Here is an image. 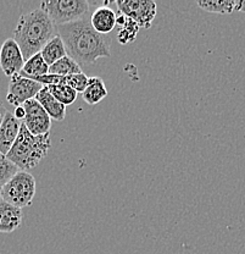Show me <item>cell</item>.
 Masks as SVG:
<instances>
[{"label":"cell","instance_id":"cell-23","mask_svg":"<svg viewBox=\"0 0 245 254\" xmlns=\"http://www.w3.org/2000/svg\"><path fill=\"white\" fill-rule=\"evenodd\" d=\"M14 115H15V118L18 119V120L23 121V119H25V116H26V110H25V108H23L22 105H21V107L15 108Z\"/></svg>","mask_w":245,"mask_h":254},{"label":"cell","instance_id":"cell-12","mask_svg":"<svg viewBox=\"0 0 245 254\" xmlns=\"http://www.w3.org/2000/svg\"><path fill=\"white\" fill-rule=\"evenodd\" d=\"M34 99L44 108V110L48 113L51 120L56 121H62L66 116V107L64 104L59 102L57 99H55L52 97V94L50 93L49 88L47 86H44L43 88L41 89L38 94L36 95Z\"/></svg>","mask_w":245,"mask_h":254},{"label":"cell","instance_id":"cell-21","mask_svg":"<svg viewBox=\"0 0 245 254\" xmlns=\"http://www.w3.org/2000/svg\"><path fill=\"white\" fill-rule=\"evenodd\" d=\"M18 168L7 159L2 153H0V187L4 186L15 174L18 173Z\"/></svg>","mask_w":245,"mask_h":254},{"label":"cell","instance_id":"cell-25","mask_svg":"<svg viewBox=\"0 0 245 254\" xmlns=\"http://www.w3.org/2000/svg\"><path fill=\"white\" fill-rule=\"evenodd\" d=\"M6 113H7V110L5 109L4 105H2L1 103H0V126H1L2 120H4V118H5V115H6Z\"/></svg>","mask_w":245,"mask_h":254},{"label":"cell","instance_id":"cell-20","mask_svg":"<svg viewBox=\"0 0 245 254\" xmlns=\"http://www.w3.org/2000/svg\"><path fill=\"white\" fill-rule=\"evenodd\" d=\"M49 88L50 93L52 94V97L55 99L59 100L61 104H64L65 107L71 105L72 103L76 102L77 99L78 93L73 88H71L68 84L66 83H59V84H51V86H47Z\"/></svg>","mask_w":245,"mask_h":254},{"label":"cell","instance_id":"cell-2","mask_svg":"<svg viewBox=\"0 0 245 254\" xmlns=\"http://www.w3.org/2000/svg\"><path fill=\"white\" fill-rule=\"evenodd\" d=\"M54 31V22L41 7L21 16L14 30V39L25 60L41 53L43 47L52 38Z\"/></svg>","mask_w":245,"mask_h":254},{"label":"cell","instance_id":"cell-6","mask_svg":"<svg viewBox=\"0 0 245 254\" xmlns=\"http://www.w3.org/2000/svg\"><path fill=\"white\" fill-rule=\"evenodd\" d=\"M121 15H125L144 30H149L156 16L157 5L152 0H118L116 1Z\"/></svg>","mask_w":245,"mask_h":254},{"label":"cell","instance_id":"cell-7","mask_svg":"<svg viewBox=\"0 0 245 254\" xmlns=\"http://www.w3.org/2000/svg\"><path fill=\"white\" fill-rule=\"evenodd\" d=\"M43 87V84L39 83V82L23 77L20 73L12 76L10 78L9 88H7V103L14 105L15 108L21 107L28 100L34 99Z\"/></svg>","mask_w":245,"mask_h":254},{"label":"cell","instance_id":"cell-14","mask_svg":"<svg viewBox=\"0 0 245 254\" xmlns=\"http://www.w3.org/2000/svg\"><path fill=\"white\" fill-rule=\"evenodd\" d=\"M106 95L107 89L104 81L100 77H89L87 88L82 93V98L87 104L97 105L101 100H104Z\"/></svg>","mask_w":245,"mask_h":254},{"label":"cell","instance_id":"cell-17","mask_svg":"<svg viewBox=\"0 0 245 254\" xmlns=\"http://www.w3.org/2000/svg\"><path fill=\"white\" fill-rule=\"evenodd\" d=\"M49 73V65L44 62L43 57H42L41 53L33 55L32 58H30L28 60H26L25 65H23L22 71L20 72L21 76L26 78H36V77H42V76H46Z\"/></svg>","mask_w":245,"mask_h":254},{"label":"cell","instance_id":"cell-1","mask_svg":"<svg viewBox=\"0 0 245 254\" xmlns=\"http://www.w3.org/2000/svg\"><path fill=\"white\" fill-rule=\"evenodd\" d=\"M56 28L67 55L80 65H89L100 58L111 57L109 38L94 30L88 16L75 22L56 26Z\"/></svg>","mask_w":245,"mask_h":254},{"label":"cell","instance_id":"cell-3","mask_svg":"<svg viewBox=\"0 0 245 254\" xmlns=\"http://www.w3.org/2000/svg\"><path fill=\"white\" fill-rule=\"evenodd\" d=\"M50 147V133L33 136L22 123L16 142L14 143L6 157L17 166L18 170L27 171L36 168L47 157Z\"/></svg>","mask_w":245,"mask_h":254},{"label":"cell","instance_id":"cell-5","mask_svg":"<svg viewBox=\"0 0 245 254\" xmlns=\"http://www.w3.org/2000/svg\"><path fill=\"white\" fill-rule=\"evenodd\" d=\"M41 9L55 25L61 26L86 17L89 2L86 0H44L41 2Z\"/></svg>","mask_w":245,"mask_h":254},{"label":"cell","instance_id":"cell-26","mask_svg":"<svg viewBox=\"0 0 245 254\" xmlns=\"http://www.w3.org/2000/svg\"><path fill=\"white\" fill-rule=\"evenodd\" d=\"M0 199H1V187H0Z\"/></svg>","mask_w":245,"mask_h":254},{"label":"cell","instance_id":"cell-24","mask_svg":"<svg viewBox=\"0 0 245 254\" xmlns=\"http://www.w3.org/2000/svg\"><path fill=\"white\" fill-rule=\"evenodd\" d=\"M236 11L245 12V0H241V1H237Z\"/></svg>","mask_w":245,"mask_h":254},{"label":"cell","instance_id":"cell-18","mask_svg":"<svg viewBox=\"0 0 245 254\" xmlns=\"http://www.w3.org/2000/svg\"><path fill=\"white\" fill-rule=\"evenodd\" d=\"M82 72L81 65L75 62L72 58L66 55L61 60L57 63L52 64L49 66V73L50 75L60 76V77H68V76L76 75V73Z\"/></svg>","mask_w":245,"mask_h":254},{"label":"cell","instance_id":"cell-9","mask_svg":"<svg viewBox=\"0 0 245 254\" xmlns=\"http://www.w3.org/2000/svg\"><path fill=\"white\" fill-rule=\"evenodd\" d=\"M26 60L23 58L18 44L14 38L5 39L0 48V68L2 72L11 78L22 71Z\"/></svg>","mask_w":245,"mask_h":254},{"label":"cell","instance_id":"cell-16","mask_svg":"<svg viewBox=\"0 0 245 254\" xmlns=\"http://www.w3.org/2000/svg\"><path fill=\"white\" fill-rule=\"evenodd\" d=\"M116 26L118 27L117 41L121 44L132 43V42L136 41L137 36H138V32L141 30L138 23L134 22L133 20H131L130 17H127L125 15L118 16Z\"/></svg>","mask_w":245,"mask_h":254},{"label":"cell","instance_id":"cell-8","mask_svg":"<svg viewBox=\"0 0 245 254\" xmlns=\"http://www.w3.org/2000/svg\"><path fill=\"white\" fill-rule=\"evenodd\" d=\"M22 107L26 110V116L22 123L33 136H42V134L50 133L51 119L36 99L28 100Z\"/></svg>","mask_w":245,"mask_h":254},{"label":"cell","instance_id":"cell-22","mask_svg":"<svg viewBox=\"0 0 245 254\" xmlns=\"http://www.w3.org/2000/svg\"><path fill=\"white\" fill-rule=\"evenodd\" d=\"M88 81H89V77L83 72L76 73V75L66 77V84H68L71 88L75 89L77 93H83L84 89L87 88Z\"/></svg>","mask_w":245,"mask_h":254},{"label":"cell","instance_id":"cell-19","mask_svg":"<svg viewBox=\"0 0 245 254\" xmlns=\"http://www.w3.org/2000/svg\"><path fill=\"white\" fill-rule=\"evenodd\" d=\"M197 6L201 7L202 10L207 12H213V14H222L227 15L236 11V0H218V1H197Z\"/></svg>","mask_w":245,"mask_h":254},{"label":"cell","instance_id":"cell-15","mask_svg":"<svg viewBox=\"0 0 245 254\" xmlns=\"http://www.w3.org/2000/svg\"><path fill=\"white\" fill-rule=\"evenodd\" d=\"M41 54L43 57L44 62L48 64L49 66L65 58L67 55V52H66V47L61 37L59 34L52 37L48 43L43 47V49L41 50Z\"/></svg>","mask_w":245,"mask_h":254},{"label":"cell","instance_id":"cell-13","mask_svg":"<svg viewBox=\"0 0 245 254\" xmlns=\"http://www.w3.org/2000/svg\"><path fill=\"white\" fill-rule=\"evenodd\" d=\"M117 22V16H116L114 10L106 6H100L91 16V23L93 28L98 33L105 34L110 33L116 27Z\"/></svg>","mask_w":245,"mask_h":254},{"label":"cell","instance_id":"cell-11","mask_svg":"<svg viewBox=\"0 0 245 254\" xmlns=\"http://www.w3.org/2000/svg\"><path fill=\"white\" fill-rule=\"evenodd\" d=\"M22 210L0 199V234H11L20 227Z\"/></svg>","mask_w":245,"mask_h":254},{"label":"cell","instance_id":"cell-10","mask_svg":"<svg viewBox=\"0 0 245 254\" xmlns=\"http://www.w3.org/2000/svg\"><path fill=\"white\" fill-rule=\"evenodd\" d=\"M22 121L15 118V115L7 111L0 126V153L6 155L16 142L20 133Z\"/></svg>","mask_w":245,"mask_h":254},{"label":"cell","instance_id":"cell-4","mask_svg":"<svg viewBox=\"0 0 245 254\" xmlns=\"http://www.w3.org/2000/svg\"><path fill=\"white\" fill-rule=\"evenodd\" d=\"M36 195V179L28 171H18L1 187V199L22 209L30 206Z\"/></svg>","mask_w":245,"mask_h":254}]
</instances>
